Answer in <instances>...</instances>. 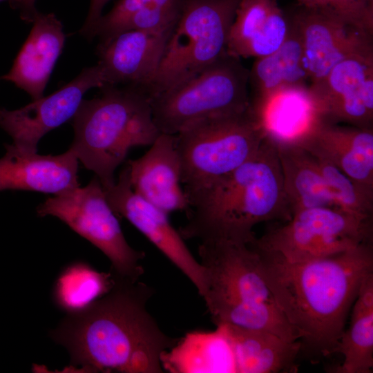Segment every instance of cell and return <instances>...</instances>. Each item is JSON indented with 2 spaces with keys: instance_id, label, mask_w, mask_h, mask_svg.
<instances>
[{
  "instance_id": "1",
  "label": "cell",
  "mask_w": 373,
  "mask_h": 373,
  "mask_svg": "<svg viewBox=\"0 0 373 373\" xmlns=\"http://www.w3.org/2000/svg\"><path fill=\"white\" fill-rule=\"evenodd\" d=\"M113 274L111 289L68 312L50 338L66 349L73 372H164L162 358L179 340L166 334L147 309L153 289Z\"/></svg>"
},
{
  "instance_id": "2",
  "label": "cell",
  "mask_w": 373,
  "mask_h": 373,
  "mask_svg": "<svg viewBox=\"0 0 373 373\" xmlns=\"http://www.w3.org/2000/svg\"><path fill=\"white\" fill-rule=\"evenodd\" d=\"M256 249L274 302L299 338L325 355L334 353L361 285L373 273L372 242L298 262Z\"/></svg>"
},
{
  "instance_id": "3",
  "label": "cell",
  "mask_w": 373,
  "mask_h": 373,
  "mask_svg": "<svg viewBox=\"0 0 373 373\" xmlns=\"http://www.w3.org/2000/svg\"><path fill=\"white\" fill-rule=\"evenodd\" d=\"M185 194L189 218L179 231L184 239L251 244L257 224L291 218L276 146L266 137L249 160Z\"/></svg>"
},
{
  "instance_id": "4",
  "label": "cell",
  "mask_w": 373,
  "mask_h": 373,
  "mask_svg": "<svg viewBox=\"0 0 373 373\" xmlns=\"http://www.w3.org/2000/svg\"><path fill=\"white\" fill-rule=\"evenodd\" d=\"M82 101L73 117L70 147L78 160L93 171L104 188L115 182L114 173L128 151L151 146L161 133L153 119L150 97L141 88L113 85Z\"/></svg>"
},
{
  "instance_id": "5",
  "label": "cell",
  "mask_w": 373,
  "mask_h": 373,
  "mask_svg": "<svg viewBox=\"0 0 373 373\" xmlns=\"http://www.w3.org/2000/svg\"><path fill=\"white\" fill-rule=\"evenodd\" d=\"M249 70L227 52L214 62L151 98L152 116L161 133L176 135L208 118L251 107Z\"/></svg>"
},
{
  "instance_id": "6",
  "label": "cell",
  "mask_w": 373,
  "mask_h": 373,
  "mask_svg": "<svg viewBox=\"0 0 373 373\" xmlns=\"http://www.w3.org/2000/svg\"><path fill=\"white\" fill-rule=\"evenodd\" d=\"M265 138L251 106L245 112L195 122L175 135L185 193L251 158Z\"/></svg>"
},
{
  "instance_id": "7",
  "label": "cell",
  "mask_w": 373,
  "mask_h": 373,
  "mask_svg": "<svg viewBox=\"0 0 373 373\" xmlns=\"http://www.w3.org/2000/svg\"><path fill=\"white\" fill-rule=\"evenodd\" d=\"M240 0H182L153 79L150 97L202 70L227 52L231 26Z\"/></svg>"
},
{
  "instance_id": "8",
  "label": "cell",
  "mask_w": 373,
  "mask_h": 373,
  "mask_svg": "<svg viewBox=\"0 0 373 373\" xmlns=\"http://www.w3.org/2000/svg\"><path fill=\"white\" fill-rule=\"evenodd\" d=\"M198 253L206 274L202 297L216 325L233 324L262 303L276 305L254 242H200Z\"/></svg>"
},
{
  "instance_id": "9",
  "label": "cell",
  "mask_w": 373,
  "mask_h": 373,
  "mask_svg": "<svg viewBox=\"0 0 373 373\" xmlns=\"http://www.w3.org/2000/svg\"><path fill=\"white\" fill-rule=\"evenodd\" d=\"M372 242V216L336 207L301 210L254 244L280 254L290 262L329 256Z\"/></svg>"
},
{
  "instance_id": "10",
  "label": "cell",
  "mask_w": 373,
  "mask_h": 373,
  "mask_svg": "<svg viewBox=\"0 0 373 373\" xmlns=\"http://www.w3.org/2000/svg\"><path fill=\"white\" fill-rule=\"evenodd\" d=\"M37 213L59 218L88 240L108 258L116 276L136 281L144 274L141 261L145 253L126 241L97 176L84 187L79 186L46 199L37 207Z\"/></svg>"
},
{
  "instance_id": "11",
  "label": "cell",
  "mask_w": 373,
  "mask_h": 373,
  "mask_svg": "<svg viewBox=\"0 0 373 373\" xmlns=\"http://www.w3.org/2000/svg\"><path fill=\"white\" fill-rule=\"evenodd\" d=\"M302 44L310 84L321 81L341 60L373 53V34L347 23L324 5L296 3L285 9Z\"/></svg>"
},
{
  "instance_id": "12",
  "label": "cell",
  "mask_w": 373,
  "mask_h": 373,
  "mask_svg": "<svg viewBox=\"0 0 373 373\" xmlns=\"http://www.w3.org/2000/svg\"><path fill=\"white\" fill-rule=\"evenodd\" d=\"M104 190L115 214L126 218L141 232L189 279L202 296L206 288L204 267L190 251L179 231L173 227L169 214L134 192L128 165L121 171L117 181Z\"/></svg>"
},
{
  "instance_id": "13",
  "label": "cell",
  "mask_w": 373,
  "mask_h": 373,
  "mask_svg": "<svg viewBox=\"0 0 373 373\" xmlns=\"http://www.w3.org/2000/svg\"><path fill=\"white\" fill-rule=\"evenodd\" d=\"M105 85L98 64L85 68L73 80L47 97L18 109L0 108V126L12 138L17 147L37 153L40 139L73 118L89 89Z\"/></svg>"
},
{
  "instance_id": "14",
  "label": "cell",
  "mask_w": 373,
  "mask_h": 373,
  "mask_svg": "<svg viewBox=\"0 0 373 373\" xmlns=\"http://www.w3.org/2000/svg\"><path fill=\"white\" fill-rule=\"evenodd\" d=\"M309 86L327 122L373 128V53L341 60Z\"/></svg>"
},
{
  "instance_id": "15",
  "label": "cell",
  "mask_w": 373,
  "mask_h": 373,
  "mask_svg": "<svg viewBox=\"0 0 373 373\" xmlns=\"http://www.w3.org/2000/svg\"><path fill=\"white\" fill-rule=\"evenodd\" d=\"M173 26L159 30H126L101 40L97 64L106 85L122 84L144 90L157 73Z\"/></svg>"
},
{
  "instance_id": "16",
  "label": "cell",
  "mask_w": 373,
  "mask_h": 373,
  "mask_svg": "<svg viewBox=\"0 0 373 373\" xmlns=\"http://www.w3.org/2000/svg\"><path fill=\"white\" fill-rule=\"evenodd\" d=\"M150 146L142 157L127 163L133 190L167 214L186 211L175 135L160 133Z\"/></svg>"
},
{
  "instance_id": "17",
  "label": "cell",
  "mask_w": 373,
  "mask_h": 373,
  "mask_svg": "<svg viewBox=\"0 0 373 373\" xmlns=\"http://www.w3.org/2000/svg\"><path fill=\"white\" fill-rule=\"evenodd\" d=\"M265 137L296 142L326 122L309 85L285 86L251 101Z\"/></svg>"
},
{
  "instance_id": "18",
  "label": "cell",
  "mask_w": 373,
  "mask_h": 373,
  "mask_svg": "<svg viewBox=\"0 0 373 373\" xmlns=\"http://www.w3.org/2000/svg\"><path fill=\"white\" fill-rule=\"evenodd\" d=\"M0 159V191L25 190L58 195L79 186L78 159L71 149L41 155L6 144Z\"/></svg>"
},
{
  "instance_id": "19",
  "label": "cell",
  "mask_w": 373,
  "mask_h": 373,
  "mask_svg": "<svg viewBox=\"0 0 373 373\" xmlns=\"http://www.w3.org/2000/svg\"><path fill=\"white\" fill-rule=\"evenodd\" d=\"M294 143L373 189V128L325 122Z\"/></svg>"
},
{
  "instance_id": "20",
  "label": "cell",
  "mask_w": 373,
  "mask_h": 373,
  "mask_svg": "<svg viewBox=\"0 0 373 373\" xmlns=\"http://www.w3.org/2000/svg\"><path fill=\"white\" fill-rule=\"evenodd\" d=\"M31 31L1 78L27 92L33 100L43 97L65 42L63 25L53 13L37 12Z\"/></svg>"
},
{
  "instance_id": "21",
  "label": "cell",
  "mask_w": 373,
  "mask_h": 373,
  "mask_svg": "<svg viewBox=\"0 0 373 373\" xmlns=\"http://www.w3.org/2000/svg\"><path fill=\"white\" fill-rule=\"evenodd\" d=\"M289 23L278 0H240L230 28L227 52L255 59L276 50L285 41Z\"/></svg>"
},
{
  "instance_id": "22",
  "label": "cell",
  "mask_w": 373,
  "mask_h": 373,
  "mask_svg": "<svg viewBox=\"0 0 373 373\" xmlns=\"http://www.w3.org/2000/svg\"><path fill=\"white\" fill-rule=\"evenodd\" d=\"M230 345L235 372L277 373L293 370L301 347L298 341L274 333L220 325Z\"/></svg>"
},
{
  "instance_id": "23",
  "label": "cell",
  "mask_w": 373,
  "mask_h": 373,
  "mask_svg": "<svg viewBox=\"0 0 373 373\" xmlns=\"http://www.w3.org/2000/svg\"><path fill=\"white\" fill-rule=\"evenodd\" d=\"M274 142L278 151L285 193L291 216L306 209L336 207L316 157L294 143Z\"/></svg>"
},
{
  "instance_id": "24",
  "label": "cell",
  "mask_w": 373,
  "mask_h": 373,
  "mask_svg": "<svg viewBox=\"0 0 373 373\" xmlns=\"http://www.w3.org/2000/svg\"><path fill=\"white\" fill-rule=\"evenodd\" d=\"M288 20L289 31L283 44L274 52L256 58L249 70L251 101L285 86L307 85L309 81L299 34Z\"/></svg>"
},
{
  "instance_id": "25",
  "label": "cell",
  "mask_w": 373,
  "mask_h": 373,
  "mask_svg": "<svg viewBox=\"0 0 373 373\" xmlns=\"http://www.w3.org/2000/svg\"><path fill=\"white\" fill-rule=\"evenodd\" d=\"M350 327L334 353L343 355L340 373H370L373 367V273L363 280L352 307Z\"/></svg>"
},
{
  "instance_id": "26",
  "label": "cell",
  "mask_w": 373,
  "mask_h": 373,
  "mask_svg": "<svg viewBox=\"0 0 373 373\" xmlns=\"http://www.w3.org/2000/svg\"><path fill=\"white\" fill-rule=\"evenodd\" d=\"M182 0H119L96 23L93 37L106 39L121 32L171 27L180 14Z\"/></svg>"
},
{
  "instance_id": "27",
  "label": "cell",
  "mask_w": 373,
  "mask_h": 373,
  "mask_svg": "<svg viewBox=\"0 0 373 373\" xmlns=\"http://www.w3.org/2000/svg\"><path fill=\"white\" fill-rule=\"evenodd\" d=\"M114 282L111 271L101 272L86 262H75L59 275L53 289V300L66 313L74 312L106 294Z\"/></svg>"
},
{
  "instance_id": "28",
  "label": "cell",
  "mask_w": 373,
  "mask_h": 373,
  "mask_svg": "<svg viewBox=\"0 0 373 373\" xmlns=\"http://www.w3.org/2000/svg\"><path fill=\"white\" fill-rule=\"evenodd\" d=\"M315 157L335 206L359 215L372 216L373 189L358 183L330 163Z\"/></svg>"
},
{
  "instance_id": "29",
  "label": "cell",
  "mask_w": 373,
  "mask_h": 373,
  "mask_svg": "<svg viewBox=\"0 0 373 373\" xmlns=\"http://www.w3.org/2000/svg\"><path fill=\"white\" fill-rule=\"evenodd\" d=\"M320 5L354 26L373 34V0H324Z\"/></svg>"
},
{
  "instance_id": "30",
  "label": "cell",
  "mask_w": 373,
  "mask_h": 373,
  "mask_svg": "<svg viewBox=\"0 0 373 373\" xmlns=\"http://www.w3.org/2000/svg\"><path fill=\"white\" fill-rule=\"evenodd\" d=\"M110 0H90L89 10L80 33L92 39L95 26L102 15V10Z\"/></svg>"
},
{
  "instance_id": "31",
  "label": "cell",
  "mask_w": 373,
  "mask_h": 373,
  "mask_svg": "<svg viewBox=\"0 0 373 373\" xmlns=\"http://www.w3.org/2000/svg\"><path fill=\"white\" fill-rule=\"evenodd\" d=\"M35 0H19L18 4L21 9L22 18L26 21H32L37 14L35 7Z\"/></svg>"
},
{
  "instance_id": "32",
  "label": "cell",
  "mask_w": 373,
  "mask_h": 373,
  "mask_svg": "<svg viewBox=\"0 0 373 373\" xmlns=\"http://www.w3.org/2000/svg\"><path fill=\"white\" fill-rule=\"evenodd\" d=\"M296 3L305 6H316L321 4L324 0H296Z\"/></svg>"
},
{
  "instance_id": "33",
  "label": "cell",
  "mask_w": 373,
  "mask_h": 373,
  "mask_svg": "<svg viewBox=\"0 0 373 373\" xmlns=\"http://www.w3.org/2000/svg\"><path fill=\"white\" fill-rule=\"evenodd\" d=\"M0 1H2V0H0ZM10 1H15V2H17V3H18V2H19V0H10Z\"/></svg>"
}]
</instances>
